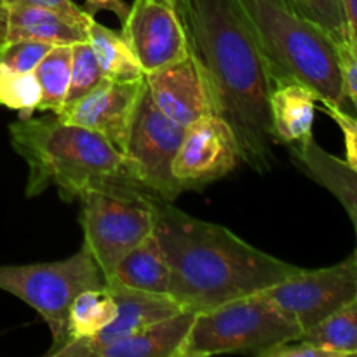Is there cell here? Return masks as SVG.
I'll return each mask as SVG.
<instances>
[{"instance_id": "obj_1", "label": "cell", "mask_w": 357, "mask_h": 357, "mask_svg": "<svg viewBox=\"0 0 357 357\" xmlns=\"http://www.w3.org/2000/svg\"><path fill=\"white\" fill-rule=\"evenodd\" d=\"M183 21L213 114L232 128L241 160L268 173L278 145L271 124L274 84L243 6L239 0H188Z\"/></svg>"}, {"instance_id": "obj_2", "label": "cell", "mask_w": 357, "mask_h": 357, "mask_svg": "<svg viewBox=\"0 0 357 357\" xmlns=\"http://www.w3.org/2000/svg\"><path fill=\"white\" fill-rule=\"evenodd\" d=\"M153 236L171 268L169 296L188 312H206L264 291L300 267L272 257L218 223L194 218L149 192Z\"/></svg>"}, {"instance_id": "obj_3", "label": "cell", "mask_w": 357, "mask_h": 357, "mask_svg": "<svg viewBox=\"0 0 357 357\" xmlns=\"http://www.w3.org/2000/svg\"><path fill=\"white\" fill-rule=\"evenodd\" d=\"M14 152L26 162V197L56 188L66 202L93 190L135 194L146 190L129 174L124 155L110 142L58 115L20 119L9 126Z\"/></svg>"}, {"instance_id": "obj_4", "label": "cell", "mask_w": 357, "mask_h": 357, "mask_svg": "<svg viewBox=\"0 0 357 357\" xmlns=\"http://www.w3.org/2000/svg\"><path fill=\"white\" fill-rule=\"evenodd\" d=\"M257 33L272 84L296 82L314 91L319 103L351 112L342 82L338 47L309 17L274 0H239Z\"/></svg>"}, {"instance_id": "obj_5", "label": "cell", "mask_w": 357, "mask_h": 357, "mask_svg": "<svg viewBox=\"0 0 357 357\" xmlns=\"http://www.w3.org/2000/svg\"><path fill=\"white\" fill-rule=\"evenodd\" d=\"M300 337L302 328L258 291L195 314L176 357L260 356L274 345Z\"/></svg>"}, {"instance_id": "obj_6", "label": "cell", "mask_w": 357, "mask_h": 357, "mask_svg": "<svg viewBox=\"0 0 357 357\" xmlns=\"http://www.w3.org/2000/svg\"><path fill=\"white\" fill-rule=\"evenodd\" d=\"M105 284L107 279L86 244L65 260L0 265V289L37 310L49 326L52 344L47 357H56L70 342L68 310L73 298L84 289Z\"/></svg>"}, {"instance_id": "obj_7", "label": "cell", "mask_w": 357, "mask_h": 357, "mask_svg": "<svg viewBox=\"0 0 357 357\" xmlns=\"http://www.w3.org/2000/svg\"><path fill=\"white\" fill-rule=\"evenodd\" d=\"M150 190L121 194L93 190L79 199L84 244L100 265L105 279L112 275L119 261L138 246L153 230L152 209L146 194Z\"/></svg>"}, {"instance_id": "obj_8", "label": "cell", "mask_w": 357, "mask_h": 357, "mask_svg": "<svg viewBox=\"0 0 357 357\" xmlns=\"http://www.w3.org/2000/svg\"><path fill=\"white\" fill-rule=\"evenodd\" d=\"M183 132L185 128L157 108L145 84L121 153L132 180L164 201L174 202L183 194L173 174Z\"/></svg>"}, {"instance_id": "obj_9", "label": "cell", "mask_w": 357, "mask_h": 357, "mask_svg": "<svg viewBox=\"0 0 357 357\" xmlns=\"http://www.w3.org/2000/svg\"><path fill=\"white\" fill-rule=\"evenodd\" d=\"M260 293L295 321L303 333L356 298L354 264L349 257L331 267L298 268L295 274Z\"/></svg>"}, {"instance_id": "obj_10", "label": "cell", "mask_w": 357, "mask_h": 357, "mask_svg": "<svg viewBox=\"0 0 357 357\" xmlns=\"http://www.w3.org/2000/svg\"><path fill=\"white\" fill-rule=\"evenodd\" d=\"M121 33L145 73L190 56L187 26L173 0H135Z\"/></svg>"}, {"instance_id": "obj_11", "label": "cell", "mask_w": 357, "mask_h": 357, "mask_svg": "<svg viewBox=\"0 0 357 357\" xmlns=\"http://www.w3.org/2000/svg\"><path fill=\"white\" fill-rule=\"evenodd\" d=\"M239 160V145L232 128L220 115L209 114L185 128L173 174L183 192L199 190L225 178Z\"/></svg>"}, {"instance_id": "obj_12", "label": "cell", "mask_w": 357, "mask_h": 357, "mask_svg": "<svg viewBox=\"0 0 357 357\" xmlns=\"http://www.w3.org/2000/svg\"><path fill=\"white\" fill-rule=\"evenodd\" d=\"M143 86L145 79L135 82L105 79L89 94L75 103L66 105L59 114L54 115L61 121L103 136L119 152H122Z\"/></svg>"}, {"instance_id": "obj_13", "label": "cell", "mask_w": 357, "mask_h": 357, "mask_svg": "<svg viewBox=\"0 0 357 357\" xmlns=\"http://www.w3.org/2000/svg\"><path fill=\"white\" fill-rule=\"evenodd\" d=\"M107 288L117 303V314L114 319L93 337L72 340L56 357H94L107 345L115 344L149 324L183 310L169 295L139 291L114 282H107Z\"/></svg>"}, {"instance_id": "obj_14", "label": "cell", "mask_w": 357, "mask_h": 357, "mask_svg": "<svg viewBox=\"0 0 357 357\" xmlns=\"http://www.w3.org/2000/svg\"><path fill=\"white\" fill-rule=\"evenodd\" d=\"M143 79L157 108L181 128L213 114L208 86L192 51L181 61L146 72Z\"/></svg>"}, {"instance_id": "obj_15", "label": "cell", "mask_w": 357, "mask_h": 357, "mask_svg": "<svg viewBox=\"0 0 357 357\" xmlns=\"http://www.w3.org/2000/svg\"><path fill=\"white\" fill-rule=\"evenodd\" d=\"M289 146L296 166L344 206L354 223L357 236V171L345 160L326 152L314 138Z\"/></svg>"}, {"instance_id": "obj_16", "label": "cell", "mask_w": 357, "mask_h": 357, "mask_svg": "<svg viewBox=\"0 0 357 357\" xmlns=\"http://www.w3.org/2000/svg\"><path fill=\"white\" fill-rule=\"evenodd\" d=\"M87 26L73 17L40 7H9L6 42L33 40L56 47L87 40ZM3 42V44H6Z\"/></svg>"}, {"instance_id": "obj_17", "label": "cell", "mask_w": 357, "mask_h": 357, "mask_svg": "<svg viewBox=\"0 0 357 357\" xmlns=\"http://www.w3.org/2000/svg\"><path fill=\"white\" fill-rule=\"evenodd\" d=\"M317 96L296 82L275 84L271 93V124L278 145H295L314 138Z\"/></svg>"}, {"instance_id": "obj_18", "label": "cell", "mask_w": 357, "mask_h": 357, "mask_svg": "<svg viewBox=\"0 0 357 357\" xmlns=\"http://www.w3.org/2000/svg\"><path fill=\"white\" fill-rule=\"evenodd\" d=\"M194 319V312L181 310L107 345L94 357H176Z\"/></svg>"}, {"instance_id": "obj_19", "label": "cell", "mask_w": 357, "mask_h": 357, "mask_svg": "<svg viewBox=\"0 0 357 357\" xmlns=\"http://www.w3.org/2000/svg\"><path fill=\"white\" fill-rule=\"evenodd\" d=\"M107 282L139 291L169 295L171 268L153 232L119 261Z\"/></svg>"}, {"instance_id": "obj_20", "label": "cell", "mask_w": 357, "mask_h": 357, "mask_svg": "<svg viewBox=\"0 0 357 357\" xmlns=\"http://www.w3.org/2000/svg\"><path fill=\"white\" fill-rule=\"evenodd\" d=\"M87 42L93 47L94 56L101 66L105 79L119 82H135L145 77L138 58L122 37V33L93 21L87 26Z\"/></svg>"}, {"instance_id": "obj_21", "label": "cell", "mask_w": 357, "mask_h": 357, "mask_svg": "<svg viewBox=\"0 0 357 357\" xmlns=\"http://www.w3.org/2000/svg\"><path fill=\"white\" fill-rule=\"evenodd\" d=\"M115 314H117V303L107 284L103 288H89L80 291L73 298L68 310L70 342L96 335L114 319Z\"/></svg>"}, {"instance_id": "obj_22", "label": "cell", "mask_w": 357, "mask_h": 357, "mask_svg": "<svg viewBox=\"0 0 357 357\" xmlns=\"http://www.w3.org/2000/svg\"><path fill=\"white\" fill-rule=\"evenodd\" d=\"M72 72V45H56L44 56L35 68V77L40 84L42 98L38 112L59 114L65 107Z\"/></svg>"}, {"instance_id": "obj_23", "label": "cell", "mask_w": 357, "mask_h": 357, "mask_svg": "<svg viewBox=\"0 0 357 357\" xmlns=\"http://www.w3.org/2000/svg\"><path fill=\"white\" fill-rule=\"evenodd\" d=\"M300 338L323 345L338 357H357V296L319 324L303 331Z\"/></svg>"}, {"instance_id": "obj_24", "label": "cell", "mask_w": 357, "mask_h": 357, "mask_svg": "<svg viewBox=\"0 0 357 357\" xmlns=\"http://www.w3.org/2000/svg\"><path fill=\"white\" fill-rule=\"evenodd\" d=\"M42 91L35 72L17 73L0 66V105L20 114V119L31 117L40 103Z\"/></svg>"}, {"instance_id": "obj_25", "label": "cell", "mask_w": 357, "mask_h": 357, "mask_svg": "<svg viewBox=\"0 0 357 357\" xmlns=\"http://www.w3.org/2000/svg\"><path fill=\"white\" fill-rule=\"evenodd\" d=\"M105 80L101 66L94 56L89 42H79L72 45V72H70V87L66 93V105L75 103L77 100L89 94L94 87ZM63 107V108H65Z\"/></svg>"}, {"instance_id": "obj_26", "label": "cell", "mask_w": 357, "mask_h": 357, "mask_svg": "<svg viewBox=\"0 0 357 357\" xmlns=\"http://www.w3.org/2000/svg\"><path fill=\"white\" fill-rule=\"evenodd\" d=\"M295 3L302 16L319 24L335 42L349 37L342 0H295Z\"/></svg>"}, {"instance_id": "obj_27", "label": "cell", "mask_w": 357, "mask_h": 357, "mask_svg": "<svg viewBox=\"0 0 357 357\" xmlns=\"http://www.w3.org/2000/svg\"><path fill=\"white\" fill-rule=\"evenodd\" d=\"M51 49L52 45L33 40L6 42L0 49V66L17 73L35 72L38 63Z\"/></svg>"}, {"instance_id": "obj_28", "label": "cell", "mask_w": 357, "mask_h": 357, "mask_svg": "<svg viewBox=\"0 0 357 357\" xmlns=\"http://www.w3.org/2000/svg\"><path fill=\"white\" fill-rule=\"evenodd\" d=\"M321 110L340 128L345 142V162L357 171V117L349 110L328 103H321Z\"/></svg>"}, {"instance_id": "obj_29", "label": "cell", "mask_w": 357, "mask_h": 357, "mask_svg": "<svg viewBox=\"0 0 357 357\" xmlns=\"http://www.w3.org/2000/svg\"><path fill=\"white\" fill-rule=\"evenodd\" d=\"M337 47L345 96L357 114V42L347 37L337 42Z\"/></svg>"}, {"instance_id": "obj_30", "label": "cell", "mask_w": 357, "mask_h": 357, "mask_svg": "<svg viewBox=\"0 0 357 357\" xmlns=\"http://www.w3.org/2000/svg\"><path fill=\"white\" fill-rule=\"evenodd\" d=\"M258 357H338L333 351L323 347V345L312 344L303 338L282 342L261 352Z\"/></svg>"}, {"instance_id": "obj_31", "label": "cell", "mask_w": 357, "mask_h": 357, "mask_svg": "<svg viewBox=\"0 0 357 357\" xmlns=\"http://www.w3.org/2000/svg\"><path fill=\"white\" fill-rule=\"evenodd\" d=\"M7 7H40V9H49L56 10L59 14H65V16L73 17V20L80 21V23L89 24L93 21V14L87 13L86 9L77 6L73 0H6Z\"/></svg>"}, {"instance_id": "obj_32", "label": "cell", "mask_w": 357, "mask_h": 357, "mask_svg": "<svg viewBox=\"0 0 357 357\" xmlns=\"http://www.w3.org/2000/svg\"><path fill=\"white\" fill-rule=\"evenodd\" d=\"M86 10L93 16L100 10H107V13L117 16L119 21H124L128 16L129 6L122 0H86Z\"/></svg>"}, {"instance_id": "obj_33", "label": "cell", "mask_w": 357, "mask_h": 357, "mask_svg": "<svg viewBox=\"0 0 357 357\" xmlns=\"http://www.w3.org/2000/svg\"><path fill=\"white\" fill-rule=\"evenodd\" d=\"M349 37L357 42V0H342Z\"/></svg>"}, {"instance_id": "obj_34", "label": "cell", "mask_w": 357, "mask_h": 357, "mask_svg": "<svg viewBox=\"0 0 357 357\" xmlns=\"http://www.w3.org/2000/svg\"><path fill=\"white\" fill-rule=\"evenodd\" d=\"M7 14H9V7H7L6 0H0V40H3V42H6Z\"/></svg>"}, {"instance_id": "obj_35", "label": "cell", "mask_w": 357, "mask_h": 357, "mask_svg": "<svg viewBox=\"0 0 357 357\" xmlns=\"http://www.w3.org/2000/svg\"><path fill=\"white\" fill-rule=\"evenodd\" d=\"M174 7H176V10L180 13V16L185 20V14H187V7H188V0H173Z\"/></svg>"}, {"instance_id": "obj_36", "label": "cell", "mask_w": 357, "mask_h": 357, "mask_svg": "<svg viewBox=\"0 0 357 357\" xmlns=\"http://www.w3.org/2000/svg\"><path fill=\"white\" fill-rule=\"evenodd\" d=\"M274 2L281 3V6L288 7V9H291V10H295V13H298V9H296V3H295V0H274ZM298 14H300V13H298Z\"/></svg>"}, {"instance_id": "obj_37", "label": "cell", "mask_w": 357, "mask_h": 357, "mask_svg": "<svg viewBox=\"0 0 357 357\" xmlns=\"http://www.w3.org/2000/svg\"><path fill=\"white\" fill-rule=\"evenodd\" d=\"M351 258H352V264H354V272H356V281H357V246H356L354 253H352V255H351Z\"/></svg>"}, {"instance_id": "obj_38", "label": "cell", "mask_w": 357, "mask_h": 357, "mask_svg": "<svg viewBox=\"0 0 357 357\" xmlns=\"http://www.w3.org/2000/svg\"><path fill=\"white\" fill-rule=\"evenodd\" d=\"M2 45H3V40H0V49H2Z\"/></svg>"}]
</instances>
